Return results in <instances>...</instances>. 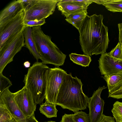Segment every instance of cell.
Segmentation results:
<instances>
[{"label":"cell","instance_id":"obj_1","mask_svg":"<svg viewBox=\"0 0 122 122\" xmlns=\"http://www.w3.org/2000/svg\"><path fill=\"white\" fill-rule=\"evenodd\" d=\"M103 15H87L79 30L80 43L84 55L104 54L109 42L108 28L103 22Z\"/></svg>","mask_w":122,"mask_h":122},{"label":"cell","instance_id":"obj_2","mask_svg":"<svg viewBox=\"0 0 122 122\" xmlns=\"http://www.w3.org/2000/svg\"><path fill=\"white\" fill-rule=\"evenodd\" d=\"M82 85L80 79L73 77L71 73L67 74L60 88L56 105L74 113L86 109L90 98L84 93Z\"/></svg>","mask_w":122,"mask_h":122},{"label":"cell","instance_id":"obj_3","mask_svg":"<svg viewBox=\"0 0 122 122\" xmlns=\"http://www.w3.org/2000/svg\"><path fill=\"white\" fill-rule=\"evenodd\" d=\"M32 28L33 38L42 62L58 67L63 65L66 55L52 41L49 36L44 33L41 26Z\"/></svg>","mask_w":122,"mask_h":122},{"label":"cell","instance_id":"obj_4","mask_svg":"<svg viewBox=\"0 0 122 122\" xmlns=\"http://www.w3.org/2000/svg\"><path fill=\"white\" fill-rule=\"evenodd\" d=\"M49 67L36 61L28 69L25 76V86L30 93L35 104L43 103L45 98L47 72Z\"/></svg>","mask_w":122,"mask_h":122},{"label":"cell","instance_id":"obj_5","mask_svg":"<svg viewBox=\"0 0 122 122\" xmlns=\"http://www.w3.org/2000/svg\"><path fill=\"white\" fill-rule=\"evenodd\" d=\"M59 0H35L33 4L24 10L25 20L39 21L52 15Z\"/></svg>","mask_w":122,"mask_h":122},{"label":"cell","instance_id":"obj_6","mask_svg":"<svg viewBox=\"0 0 122 122\" xmlns=\"http://www.w3.org/2000/svg\"><path fill=\"white\" fill-rule=\"evenodd\" d=\"M26 27L24 9L14 18L0 25V50L14 36L23 32Z\"/></svg>","mask_w":122,"mask_h":122},{"label":"cell","instance_id":"obj_7","mask_svg":"<svg viewBox=\"0 0 122 122\" xmlns=\"http://www.w3.org/2000/svg\"><path fill=\"white\" fill-rule=\"evenodd\" d=\"M67 74L66 71L59 67L49 68L45 98L48 103L56 104L60 88Z\"/></svg>","mask_w":122,"mask_h":122},{"label":"cell","instance_id":"obj_8","mask_svg":"<svg viewBox=\"0 0 122 122\" xmlns=\"http://www.w3.org/2000/svg\"><path fill=\"white\" fill-rule=\"evenodd\" d=\"M23 32L14 36L0 50V73H2L6 65L13 61L15 55L25 46Z\"/></svg>","mask_w":122,"mask_h":122},{"label":"cell","instance_id":"obj_9","mask_svg":"<svg viewBox=\"0 0 122 122\" xmlns=\"http://www.w3.org/2000/svg\"><path fill=\"white\" fill-rule=\"evenodd\" d=\"M107 88L104 86L99 87L97 90L94 91L92 97L89 98L87 106L91 122H99L103 117L105 102L101 98V95L102 90Z\"/></svg>","mask_w":122,"mask_h":122},{"label":"cell","instance_id":"obj_10","mask_svg":"<svg viewBox=\"0 0 122 122\" xmlns=\"http://www.w3.org/2000/svg\"><path fill=\"white\" fill-rule=\"evenodd\" d=\"M14 93L15 100L25 117H29L34 114L36 105L30 93L25 86H24Z\"/></svg>","mask_w":122,"mask_h":122},{"label":"cell","instance_id":"obj_11","mask_svg":"<svg viewBox=\"0 0 122 122\" xmlns=\"http://www.w3.org/2000/svg\"><path fill=\"white\" fill-rule=\"evenodd\" d=\"M98 61L102 75L122 73V60L114 57L106 53L101 55Z\"/></svg>","mask_w":122,"mask_h":122},{"label":"cell","instance_id":"obj_12","mask_svg":"<svg viewBox=\"0 0 122 122\" xmlns=\"http://www.w3.org/2000/svg\"><path fill=\"white\" fill-rule=\"evenodd\" d=\"M91 0H60L57 7L66 17L71 14L87 11Z\"/></svg>","mask_w":122,"mask_h":122},{"label":"cell","instance_id":"obj_13","mask_svg":"<svg viewBox=\"0 0 122 122\" xmlns=\"http://www.w3.org/2000/svg\"><path fill=\"white\" fill-rule=\"evenodd\" d=\"M14 96V93L11 92L9 88L7 89L0 95V101L17 122H25V117L16 102Z\"/></svg>","mask_w":122,"mask_h":122},{"label":"cell","instance_id":"obj_14","mask_svg":"<svg viewBox=\"0 0 122 122\" xmlns=\"http://www.w3.org/2000/svg\"><path fill=\"white\" fill-rule=\"evenodd\" d=\"M23 9L22 5L19 0L11 2L0 13V25L15 17Z\"/></svg>","mask_w":122,"mask_h":122},{"label":"cell","instance_id":"obj_15","mask_svg":"<svg viewBox=\"0 0 122 122\" xmlns=\"http://www.w3.org/2000/svg\"><path fill=\"white\" fill-rule=\"evenodd\" d=\"M106 82L109 93L122 88V73L112 74L102 76Z\"/></svg>","mask_w":122,"mask_h":122},{"label":"cell","instance_id":"obj_16","mask_svg":"<svg viewBox=\"0 0 122 122\" xmlns=\"http://www.w3.org/2000/svg\"><path fill=\"white\" fill-rule=\"evenodd\" d=\"M23 32L25 46L36 59L37 61H38L39 59H40V57L33 38L32 28L30 26H26Z\"/></svg>","mask_w":122,"mask_h":122},{"label":"cell","instance_id":"obj_17","mask_svg":"<svg viewBox=\"0 0 122 122\" xmlns=\"http://www.w3.org/2000/svg\"><path fill=\"white\" fill-rule=\"evenodd\" d=\"M87 14V11L73 13L66 16L65 20L79 30Z\"/></svg>","mask_w":122,"mask_h":122},{"label":"cell","instance_id":"obj_18","mask_svg":"<svg viewBox=\"0 0 122 122\" xmlns=\"http://www.w3.org/2000/svg\"><path fill=\"white\" fill-rule=\"evenodd\" d=\"M93 2L104 6L109 11L122 12V0H93Z\"/></svg>","mask_w":122,"mask_h":122},{"label":"cell","instance_id":"obj_19","mask_svg":"<svg viewBox=\"0 0 122 122\" xmlns=\"http://www.w3.org/2000/svg\"><path fill=\"white\" fill-rule=\"evenodd\" d=\"M56 106V104L49 103L45 101L40 105L39 110L40 112L47 118L56 117L58 110Z\"/></svg>","mask_w":122,"mask_h":122},{"label":"cell","instance_id":"obj_20","mask_svg":"<svg viewBox=\"0 0 122 122\" xmlns=\"http://www.w3.org/2000/svg\"><path fill=\"white\" fill-rule=\"evenodd\" d=\"M70 60L73 63L82 66H88L92 60L90 56L71 53L69 55Z\"/></svg>","mask_w":122,"mask_h":122},{"label":"cell","instance_id":"obj_21","mask_svg":"<svg viewBox=\"0 0 122 122\" xmlns=\"http://www.w3.org/2000/svg\"><path fill=\"white\" fill-rule=\"evenodd\" d=\"M111 111L117 122H122V102H116L113 105Z\"/></svg>","mask_w":122,"mask_h":122},{"label":"cell","instance_id":"obj_22","mask_svg":"<svg viewBox=\"0 0 122 122\" xmlns=\"http://www.w3.org/2000/svg\"><path fill=\"white\" fill-rule=\"evenodd\" d=\"M13 118L9 111L0 101V122H7Z\"/></svg>","mask_w":122,"mask_h":122},{"label":"cell","instance_id":"obj_23","mask_svg":"<svg viewBox=\"0 0 122 122\" xmlns=\"http://www.w3.org/2000/svg\"><path fill=\"white\" fill-rule=\"evenodd\" d=\"M75 122H91L89 114L82 111H78L73 114Z\"/></svg>","mask_w":122,"mask_h":122},{"label":"cell","instance_id":"obj_24","mask_svg":"<svg viewBox=\"0 0 122 122\" xmlns=\"http://www.w3.org/2000/svg\"><path fill=\"white\" fill-rule=\"evenodd\" d=\"M12 85L11 82L2 73H0V95Z\"/></svg>","mask_w":122,"mask_h":122},{"label":"cell","instance_id":"obj_25","mask_svg":"<svg viewBox=\"0 0 122 122\" xmlns=\"http://www.w3.org/2000/svg\"><path fill=\"white\" fill-rule=\"evenodd\" d=\"M107 54L114 57L122 60V45L119 42L116 47Z\"/></svg>","mask_w":122,"mask_h":122},{"label":"cell","instance_id":"obj_26","mask_svg":"<svg viewBox=\"0 0 122 122\" xmlns=\"http://www.w3.org/2000/svg\"><path fill=\"white\" fill-rule=\"evenodd\" d=\"M46 23L45 19L39 21L25 20V23L26 26H30L31 27L34 26H41Z\"/></svg>","mask_w":122,"mask_h":122},{"label":"cell","instance_id":"obj_27","mask_svg":"<svg viewBox=\"0 0 122 122\" xmlns=\"http://www.w3.org/2000/svg\"><path fill=\"white\" fill-rule=\"evenodd\" d=\"M108 97L117 99L122 98V88L114 92L109 93Z\"/></svg>","mask_w":122,"mask_h":122},{"label":"cell","instance_id":"obj_28","mask_svg":"<svg viewBox=\"0 0 122 122\" xmlns=\"http://www.w3.org/2000/svg\"><path fill=\"white\" fill-rule=\"evenodd\" d=\"M73 114L65 113L62 116L61 120L60 122H75L73 119Z\"/></svg>","mask_w":122,"mask_h":122},{"label":"cell","instance_id":"obj_29","mask_svg":"<svg viewBox=\"0 0 122 122\" xmlns=\"http://www.w3.org/2000/svg\"><path fill=\"white\" fill-rule=\"evenodd\" d=\"M35 0H19V1L22 4L24 10L31 5L35 1Z\"/></svg>","mask_w":122,"mask_h":122},{"label":"cell","instance_id":"obj_30","mask_svg":"<svg viewBox=\"0 0 122 122\" xmlns=\"http://www.w3.org/2000/svg\"><path fill=\"white\" fill-rule=\"evenodd\" d=\"M99 122H115L114 117L106 116L104 114Z\"/></svg>","mask_w":122,"mask_h":122},{"label":"cell","instance_id":"obj_31","mask_svg":"<svg viewBox=\"0 0 122 122\" xmlns=\"http://www.w3.org/2000/svg\"><path fill=\"white\" fill-rule=\"evenodd\" d=\"M118 25L119 31V42L122 45V23H119Z\"/></svg>","mask_w":122,"mask_h":122},{"label":"cell","instance_id":"obj_32","mask_svg":"<svg viewBox=\"0 0 122 122\" xmlns=\"http://www.w3.org/2000/svg\"><path fill=\"white\" fill-rule=\"evenodd\" d=\"M25 122H39L35 118L34 114L30 117H25Z\"/></svg>","mask_w":122,"mask_h":122},{"label":"cell","instance_id":"obj_33","mask_svg":"<svg viewBox=\"0 0 122 122\" xmlns=\"http://www.w3.org/2000/svg\"><path fill=\"white\" fill-rule=\"evenodd\" d=\"M30 64L28 61L25 62L24 64V65L25 68H29L30 66Z\"/></svg>","mask_w":122,"mask_h":122},{"label":"cell","instance_id":"obj_34","mask_svg":"<svg viewBox=\"0 0 122 122\" xmlns=\"http://www.w3.org/2000/svg\"><path fill=\"white\" fill-rule=\"evenodd\" d=\"M7 122H16V120L14 118H13L12 120Z\"/></svg>","mask_w":122,"mask_h":122},{"label":"cell","instance_id":"obj_35","mask_svg":"<svg viewBox=\"0 0 122 122\" xmlns=\"http://www.w3.org/2000/svg\"><path fill=\"white\" fill-rule=\"evenodd\" d=\"M56 122L55 121H48L47 122Z\"/></svg>","mask_w":122,"mask_h":122},{"label":"cell","instance_id":"obj_36","mask_svg":"<svg viewBox=\"0 0 122 122\" xmlns=\"http://www.w3.org/2000/svg\"></svg>","mask_w":122,"mask_h":122}]
</instances>
